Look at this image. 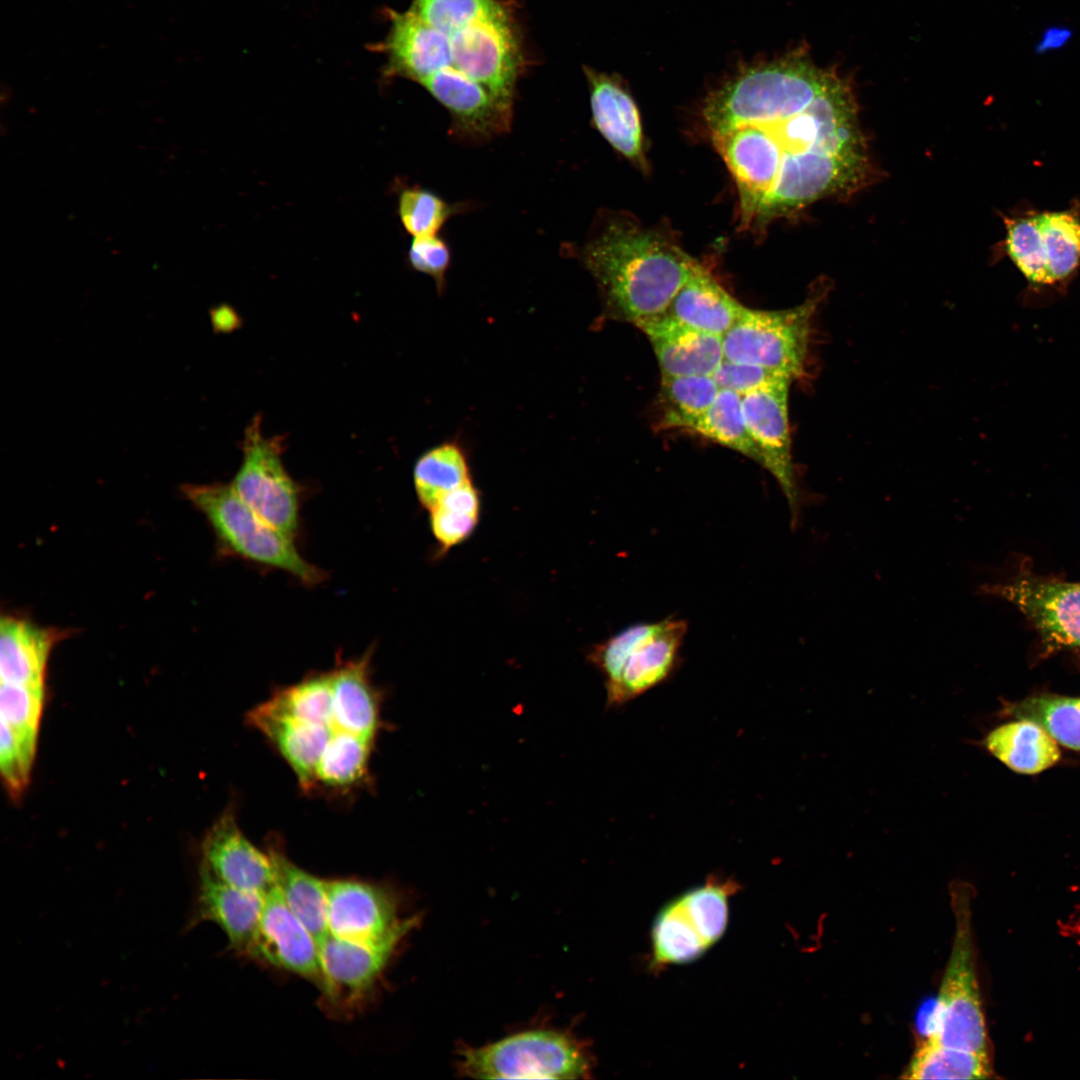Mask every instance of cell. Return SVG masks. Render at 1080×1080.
Segmentation results:
<instances>
[{"label": "cell", "instance_id": "6da1fadb", "mask_svg": "<svg viewBox=\"0 0 1080 1080\" xmlns=\"http://www.w3.org/2000/svg\"><path fill=\"white\" fill-rule=\"evenodd\" d=\"M711 134L750 125L775 178L758 221L856 191L868 152L849 82L800 50L746 66L706 100Z\"/></svg>", "mask_w": 1080, "mask_h": 1080}, {"label": "cell", "instance_id": "7a4b0ae2", "mask_svg": "<svg viewBox=\"0 0 1080 1080\" xmlns=\"http://www.w3.org/2000/svg\"><path fill=\"white\" fill-rule=\"evenodd\" d=\"M389 30L375 49L386 57L384 76L423 86L436 100L484 89L513 106L524 66L518 23L500 0H412L389 9Z\"/></svg>", "mask_w": 1080, "mask_h": 1080}, {"label": "cell", "instance_id": "3957f363", "mask_svg": "<svg viewBox=\"0 0 1080 1080\" xmlns=\"http://www.w3.org/2000/svg\"><path fill=\"white\" fill-rule=\"evenodd\" d=\"M581 256L608 312L635 326L665 314L698 265L662 233L624 220L608 222Z\"/></svg>", "mask_w": 1080, "mask_h": 1080}, {"label": "cell", "instance_id": "277c9868", "mask_svg": "<svg viewBox=\"0 0 1080 1080\" xmlns=\"http://www.w3.org/2000/svg\"><path fill=\"white\" fill-rule=\"evenodd\" d=\"M182 490L208 521L223 555L283 571L307 586L325 580L326 573L301 555L295 538L257 514L231 485L189 484Z\"/></svg>", "mask_w": 1080, "mask_h": 1080}, {"label": "cell", "instance_id": "5b68a950", "mask_svg": "<svg viewBox=\"0 0 1080 1080\" xmlns=\"http://www.w3.org/2000/svg\"><path fill=\"white\" fill-rule=\"evenodd\" d=\"M685 619L668 616L630 624L589 650L604 680L606 706L622 707L670 680L682 663Z\"/></svg>", "mask_w": 1080, "mask_h": 1080}, {"label": "cell", "instance_id": "8992f818", "mask_svg": "<svg viewBox=\"0 0 1080 1080\" xmlns=\"http://www.w3.org/2000/svg\"><path fill=\"white\" fill-rule=\"evenodd\" d=\"M457 1071L478 1079H584L591 1077V1048L568 1031L532 1029L498 1041L457 1048Z\"/></svg>", "mask_w": 1080, "mask_h": 1080}, {"label": "cell", "instance_id": "52a82bcc", "mask_svg": "<svg viewBox=\"0 0 1080 1080\" xmlns=\"http://www.w3.org/2000/svg\"><path fill=\"white\" fill-rule=\"evenodd\" d=\"M970 900L967 888L953 889L955 933L927 1036L948 1047L990 1055L974 959Z\"/></svg>", "mask_w": 1080, "mask_h": 1080}, {"label": "cell", "instance_id": "ba28073f", "mask_svg": "<svg viewBox=\"0 0 1080 1080\" xmlns=\"http://www.w3.org/2000/svg\"><path fill=\"white\" fill-rule=\"evenodd\" d=\"M740 889L733 878L711 875L666 903L652 925L649 967L658 971L700 958L726 931L729 900Z\"/></svg>", "mask_w": 1080, "mask_h": 1080}, {"label": "cell", "instance_id": "9c48e42d", "mask_svg": "<svg viewBox=\"0 0 1080 1080\" xmlns=\"http://www.w3.org/2000/svg\"><path fill=\"white\" fill-rule=\"evenodd\" d=\"M818 303L819 296L813 295L783 310L745 307L722 337L724 359L761 366L793 380L799 378L805 369Z\"/></svg>", "mask_w": 1080, "mask_h": 1080}, {"label": "cell", "instance_id": "30bf717a", "mask_svg": "<svg viewBox=\"0 0 1080 1080\" xmlns=\"http://www.w3.org/2000/svg\"><path fill=\"white\" fill-rule=\"evenodd\" d=\"M239 470L230 484L267 522L295 538L300 524V489L282 461L279 439L267 437L258 417L249 424Z\"/></svg>", "mask_w": 1080, "mask_h": 1080}, {"label": "cell", "instance_id": "8fae6325", "mask_svg": "<svg viewBox=\"0 0 1080 1080\" xmlns=\"http://www.w3.org/2000/svg\"><path fill=\"white\" fill-rule=\"evenodd\" d=\"M411 931L378 942H355L329 935L320 945L321 1003L349 1015L374 991L399 945Z\"/></svg>", "mask_w": 1080, "mask_h": 1080}, {"label": "cell", "instance_id": "7c38bea8", "mask_svg": "<svg viewBox=\"0 0 1080 1080\" xmlns=\"http://www.w3.org/2000/svg\"><path fill=\"white\" fill-rule=\"evenodd\" d=\"M979 591L1016 606L1040 635L1046 652L1080 647V582L1022 574L984 584Z\"/></svg>", "mask_w": 1080, "mask_h": 1080}, {"label": "cell", "instance_id": "4fadbf2b", "mask_svg": "<svg viewBox=\"0 0 1080 1080\" xmlns=\"http://www.w3.org/2000/svg\"><path fill=\"white\" fill-rule=\"evenodd\" d=\"M793 382L782 378L741 396L748 432L763 456L765 468L777 481L796 525L805 496L799 487L792 455L788 396Z\"/></svg>", "mask_w": 1080, "mask_h": 1080}, {"label": "cell", "instance_id": "5bb4252c", "mask_svg": "<svg viewBox=\"0 0 1080 1080\" xmlns=\"http://www.w3.org/2000/svg\"><path fill=\"white\" fill-rule=\"evenodd\" d=\"M327 921L332 936L355 942H378L412 931L418 917L402 918L391 888L357 879L326 880Z\"/></svg>", "mask_w": 1080, "mask_h": 1080}, {"label": "cell", "instance_id": "9a60e30c", "mask_svg": "<svg viewBox=\"0 0 1080 1080\" xmlns=\"http://www.w3.org/2000/svg\"><path fill=\"white\" fill-rule=\"evenodd\" d=\"M246 956L321 987L319 945L276 887L264 895L259 923Z\"/></svg>", "mask_w": 1080, "mask_h": 1080}, {"label": "cell", "instance_id": "2e32d148", "mask_svg": "<svg viewBox=\"0 0 1080 1080\" xmlns=\"http://www.w3.org/2000/svg\"><path fill=\"white\" fill-rule=\"evenodd\" d=\"M201 853V867L223 883L261 895L275 887L269 854L246 838L231 809L210 828Z\"/></svg>", "mask_w": 1080, "mask_h": 1080}, {"label": "cell", "instance_id": "e0dca14e", "mask_svg": "<svg viewBox=\"0 0 1080 1080\" xmlns=\"http://www.w3.org/2000/svg\"><path fill=\"white\" fill-rule=\"evenodd\" d=\"M636 327L648 338L661 376L713 375L724 360L722 337L690 328L666 313Z\"/></svg>", "mask_w": 1080, "mask_h": 1080}, {"label": "cell", "instance_id": "ac0fdd59", "mask_svg": "<svg viewBox=\"0 0 1080 1080\" xmlns=\"http://www.w3.org/2000/svg\"><path fill=\"white\" fill-rule=\"evenodd\" d=\"M199 880L189 927L204 921L213 922L224 932L233 952L247 955L261 916L264 895L223 883L202 867Z\"/></svg>", "mask_w": 1080, "mask_h": 1080}, {"label": "cell", "instance_id": "d6986e66", "mask_svg": "<svg viewBox=\"0 0 1080 1080\" xmlns=\"http://www.w3.org/2000/svg\"><path fill=\"white\" fill-rule=\"evenodd\" d=\"M584 72L594 126L617 152L641 166L645 163L643 132L632 96L615 75L588 67Z\"/></svg>", "mask_w": 1080, "mask_h": 1080}, {"label": "cell", "instance_id": "ffe728a7", "mask_svg": "<svg viewBox=\"0 0 1080 1080\" xmlns=\"http://www.w3.org/2000/svg\"><path fill=\"white\" fill-rule=\"evenodd\" d=\"M62 632L26 619L3 616L0 623L1 682L44 686L47 664Z\"/></svg>", "mask_w": 1080, "mask_h": 1080}, {"label": "cell", "instance_id": "44dd1931", "mask_svg": "<svg viewBox=\"0 0 1080 1080\" xmlns=\"http://www.w3.org/2000/svg\"><path fill=\"white\" fill-rule=\"evenodd\" d=\"M372 650L330 671L333 728L373 739L380 724L379 696L370 679Z\"/></svg>", "mask_w": 1080, "mask_h": 1080}, {"label": "cell", "instance_id": "7402d4cb", "mask_svg": "<svg viewBox=\"0 0 1080 1080\" xmlns=\"http://www.w3.org/2000/svg\"><path fill=\"white\" fill-rule=\"evenodd\" d=\"M745 307L698 263L666 314L690 328L723 337Z\"/></svg>", "mask_w": 1080, "mask_h": 1080}, {"label": "cell", "instance_id": "603a6c76", "mask_svg": "<svg viewBox=\"0 0 1080 1080\" xmlns=\"http://www.w3.org/2000/svg\"><path fill=\"white\" fill-rule=\"evenodd\" d=\"M248 721L277 748L303 788H311L316 783V769L334 732L333 727L274 715L259 706L248 713Z\"/></svg>", "mask_w": 1080, "mask_h": 1080}, {"label": "cell", "instance_id": "cb8c5ba5", "mask_svg": "<svg viewBox=\"0 0 1080 1080\" xmlns=\"http://www.w3.org/2000/svg\"><path fill=\"white\" fill-rule=\"evenodd\" d=\"M985 748L1008 768L1022 774H1037L1060 758L1057 742L1039 724L1017 719L988 733Z\"/></svg>", "mask_w": 1080, "mask_h": 1080}, {"label": "cell", "instance_id": "d4e9b609", "mask_svg": "<svg viewBox=\"0 0 1080 1080\" xmlns=\"http://www.w3.org/2000/svg\"><path fill=\"white\" fill-rule=\"evenodd\" d=\"M268 854L274 869L275 887L320 948L321 943L330 935L326 880L297 866L275 845L269 847Z\"/></svg>", "mask_w": 1080, "mask_h": 1080}, {"label": "cell", "instance_id": "484cf974", "mask_svg": "<svg viewBox=\"0 0 1080 1080\" xmlns=\"http://www.w3.org/2000/svg\"><path fill=\"white\" fill-rule=\"evenodd\" d=\"M990 1055L921 1040L904 1069V1079H986L992 1076Z\"/></svg>", "mask_w": 1080, "mask_h": 1080}, {"label": "cell", "instance_id": "4316f807", "mask_svg": "<svg viewBox=\"0 0 1080 1080\" xmlns=\"http://www.w3.org/2000/svg\"><path fill=\"white\" fill-rule=\"evenodd\" d=\"M683 431L730 448L763 467L761 451L746 427L741 396L735 392L720 389L712 405Z\"/></svg>", "mask_w": 1080, "mask_h": 1080}, {"label": "cell", "instance_id": "83f0119b", "mask_svg": "<svg viewBox=\"0 0 1080 1080\" xmlns=\"http://www.w3.org/2000/svg\"><path fill=\"white\" fill-rule=\"evenodd\" d=\"M472 480L463 449L455 442L442 443L421 455L413 470L420 504L431 509L444 495Z\"/></svg>", "mask_w": 1080, "mask_h": 1080}, {"label": "cell", "instance_id": "f1b7e54d", "mask_svg": "<svg viewBox=\"0 0 1080 1080\" xmlns=\"http://www.w3.org/2000/svg\"><path fill=\"white\" fill-rule=\"evenodd\" d=\"M261 709L303 723L333 727L330 672L310 675L279 690Z\"/></svg>", "mask_w": 1080, "mask_h": 1080}, {"label": "cell", "instance_id": "f546056e", "mask_svg": "<svg viewBox=\"0 0 1080 1080\" xmlns=\"http://www.w3.org/2000/svg\"><path fill=\"white\" fill-rule=\"evenodd\" d=\"M1004 712L1016 719L1036 722L1057 743L1080 751V697L1033 695L1008 704Z\"/></svg>", "mask_w": 1080, "mask_h": 1080}, {"label": "cell", "instance_id": "4dcf8cb0", "mask_svg": "<svg viewBox=\"0 0 1080 1080\" xmlns=\"http://www.w3.org/2000/svg\"><path fill=\"white\" fill-rule=\"evenodd\" d=\"M481 500L470 480L444 495L431 509L429 522L439 554L467 540L478 525Z\"/></svg>", "mask_w": 1080, "mask_h": 1080}, {"label": "cell", "instance_id": "1f68e13d", "mask_svg": "<svg viewBox=\"0 0 1080 1080\" xmlns=\"http://www.w3.org/2000/svg\"><path fill=\"white\" fill-rule=\"evenodd\" d=\"M720 387L712 375L662 376V425L682 430L714 402Z\"/></svg>", "mask_w": 1080, "mask_h": 1080}, {"label": "cell", "instance_id": "d6a6232c", "mask_svg": "<svg viewBox=\"0 0 1080 1080\" xmlns=\"http://www.w3.org/2000/svg\"><path fill=\"white\" fill-rule=\"evenodd\" d=\"M372 739L335 730L316 769V783L343 788L359 782L367 772Z\"/></svg>", "mask_w": 1080, "mask_h": 1080}, {"label": "cell", "instance_id": "836d02e7", "mask_svg": "<svg viewBox=\"0 0 1080 1080\" xmlns=\"http://www.w3.org/2000/svg\"><path fill=\"white\" fill-rule=\"evenodd\" d=\"M1052 282L1068 276L1080 261V221L1070 213L1036 216Z\"/></svg>", "mask_w": 1080, "mask_h": 1080}, {"label": "cell", "instance_id": "e575fe53", "mask_svg": "<svg viewBox=\"0 0 1080 1080\" xmlns=\"http://www.w3.org/2000/svg\"><path fill=\"white\" fill-rule=\"evenodd\" d=\"M1006 248L1009 256L1031 282L1052 283L1037 218L1006 219Z\"/></svg>", "mask_w": 1080, "mask_h": 1080}, {"label": "cell", "instance_id": "d590c367", "mask_svg": "<svg viewBox=\"0 0 1080 1080\" xmlns=\"http://www.w3.org/2000/svg\"><path fill=\"white\" fill-rule=\"evenodd\" d=\"M44 703V686L1 682V721L24 742L36 746Z\"/></svg>", "mask_w": 1080, "mask_h": 1080}, {"label": "cell", "instance_id": "8d00e7d4", "mask_svg": "<svg viewBox=\"0 0 1080 1080\" xmlns=\"http://www.w3.org/2000/svg\"><path fill=\"white\" fill-rule=\"evenodd\" d=\"M453 210L446 201L426 189L408 188L399 197L400 220L414 238L437 235Z\"/></svg>", "mask_w": 1080, "mask_h": 1080}, {"label": "cell", "instance_id": "74e56055", "mask_svg": "<svg viewBox=\"0 0 1080 1080\" xmlns=\"http://www.w3.org/2000/svg\"><path fill=\"white\" fill-rule=\"evenodd\" d=\"M36 746L21 740L1 721L0 768L9 794L17 798L29 783Z\"/></svg>", "mask_w": 1080, "mask_h": 1080}, {"label": "cell", "instance_id": "f35d334b", "mask_svg": "<svg viewBox=\"0 0 1080 1080\" xmlns=\"http://www.w3.org/2000/svg\"><path fill=\"white\" fill-rule=\"evenodd\" d=\"M712 376L720 389L735 392L740 396L779 379L789 378L761 366L726 359L722 361Z\"/></svg>", "mask_w": 1080, "mask_h": 1080}, {"label": "cell", "instance_id": "ab89813d", "mask_svg": "<svg viewBox=\"0 0 1080 1080\" xmlns=\"http://www.w3.org/2000/svg\"><path fill=\"white\" fill-rule=\"evenodd\" d=\"M408 259L415 270L429 275L439 288L443 287L450 263V250L442 238L437 235L414 238Z\"/></svg>", "mask_w": 1080, "mask_h": 1080}, {"label": "cell", "instance_id": "60d3db41", "mask_svg": "<svg viewBox=\"0 0 1080 1080\" xmlns=\"http://www.w3.org/2000/svg\"><path fill=\"white\" fill-rule=\"evenodd\" d=\"M1073 29L1064 24L1048 25L1034 44V51L1044 55L1065 48L1073 38Z\"/></svg>", "mask_w": 1080, "mask_h": 1080}]
</instances>
